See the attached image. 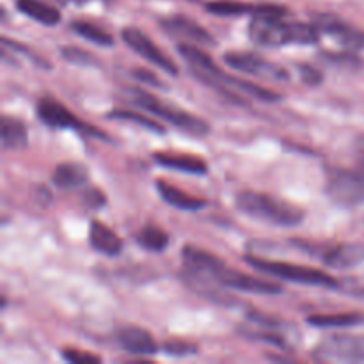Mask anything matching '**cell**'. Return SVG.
Masks as SVG:
<instances>
[{"label": "cell", "instance_id": "1", "mask_svg": "<svg viewBox=\"0 0 364 364\" xmlns=\"http://www.w3.org/2000/svg\"><path fill=\"white\" fill-rule=\"evenodd\" d=\"M287 9L279 6H262L249 23L252 41L265 48L284 45H315L320 41V28L315 23H288L284 21Z\"/></svg>", "mask_w": 364, "mask_h": 364}, {"label": "cell", "instance_id": "2", "mask_svg": "<svg viewBox=\"0 0 364 364\" xmlns=\"http://www.w3.org/2000/svg\"><path fill=\"white\" fill-rule=\"evenodd\" d=\"M237 208L251 219L279 228L299 226L306 217L302 208L265 192H242L237 198Z\"/></svg>", "mask_w": 364, "mask_h": 364}, {"label": "cell", "instance_id": "3", "mask_svg": "<svg viewBox=\"0 0 364 364\" xmlns=\"http://www.w3.org/2000/svg\"><path fill=\"white\" fill-rule=\"evenodd\" d=\"M124 92L132 100V103L137 105L141 110L153 114L159 119L166 121V123L173 124V127L180 128V130L187 132V134L194 135V137H203V135L210 134V124L205 119H201V117L194 116V114H188L185 110L169 105V103H164L162 100L155 98L153 95L139 87H127Z\"/></svg>", "mask_w": 364, "mask_h": 364}, {"label": "cell", "instance_id": "4", "mask_svg": "<svg viewBox=\"0 0 364 364\" xmlns=\"http://www.w3.org/2000/svg\"><path fill=\"white\" fill-rule=\"evenodd\" d=\"M245 262L258 272L267 274L276 279L290 281V283L306 284V287H322V288H340V281L334 279L323 270L315 269V267L295 265L288 262H274V259H263L258 256H245Z\"/></svg>", "mask_w": 364, "mask_h": 364}, {"label": "cell", "instance_id": "5", "mask_svg": "<svg viewBox=\"0 0 364 364\" xmlns=\"http://www.w3.org/2000/svg\"><path fill=\"white\" fill-rule=\"evenodd\" d=\"M326 194L340 208H358L364 203V169L331 167L327 171Z\"/></svg>", "mask_w": 364, "mask_h": 364}, {"label": "cell", "instance_id": "6", "mask_svg": "<svg viewBox=\"0 0 364 364\" xmlns=\"http://www.w3.org/2000/svg\"><path fill=\"white\" fill-rule=\"evenodd\" d=\"M313 355L327 363H361L364 361V336L333 334L316 345Z\"/></svg>", "mask_w": 364, "mask_h": 364}, {"label": "cell", "instance_id": "7", "mask_svg": "<svg viewBox=\"0 0 364 364\" xmlns=\"http://www.w3.org/2000/svg\"><path fill=\"white\" fill-rule=\"evenodd\" d=\"M36 112L38 117L45 124L52 128H64V130H77V132H89V134L96 135L98 139H105V134L96 128L89 127L87 123H84L82 119H78L73 112L66 109L60 102L53 98H41L36 107Z\"/></svg>", "mask_w": 364, "mask_h": 364}, {"label": "cell", "instance_id": "8", "mask_svg": "<svg viewBox=\"0 0 364 364\" xmlns=\"http://www.w3.org/2000/svg\"><path fill=\"white\" fill-rule=\"evenodd\" d=\"M121 36H123V41L127 43L137 55H141L142 59L151 63L153 66L160 68V70L166 71V73L178 75V66L173 63V59H169V57L162 52V48L151 41V38H149L146 32L139 31V28L135 27H127L121 31Z\"/></svg>", "mask_w": 364, "mask_h": 364}, {"label": "cell", "instance_id": "9", "mask_svg": "<svg viewBox=\"0 0 364 364\" xmlns=\"http://www.w3.org/2000/svg\"><path fill=\"white\" fill-rule=\"evenodd\" d=\"M213 283H217L219 287L231 288V290L249 291V294H259V295H277L283 291L281 284L274 283V281L259 279V277L249 276V274L230 269V267L226 265L215 274Z\"/></svg>", "mask_w": 364, "mask_h": 364}, {"label": "cell", "instance_id": "10", "mask_svg": "<svg viewBox=\"0 0 364 364\" xmlns=\"http://www.w3.org/2000/svg\"><path fill=\"white\" fill-rule=\"evenodd\" d=\"M224 63L233 70L242 71L245 75L258 78H272V80H284L288 73L277 64L269 63L263 57L249 52H228L224 53Z\"/></svg>", "mask_w": 364, "mask_h": 364}, {"label": "cell", "instance_id": "11", "mask_svg": "<svg viewBox=\"0 0 364 364\" xmlns=\"http://www.w3.org/2000/svg\"><path fill=\"white\" fill-rule=\"evenodd\" d=\"M302 244V242H297ZM306 245V244H302ZM309 251L315 252L327 267L333 269H352L361 265L364 262V245L363 244H338V245H308Z\"/></svg>", "mask_w": 364, "mask_h": 364}, {"label": "cell", "instance_id": "12", "mask_svg": "<svg viewBox=\"0 0 364 364\" xmlns=\"http://www.w3.org/2000/svg\"><path fill=\"white\" fill-rule=\"evenodd\" d=\"M160 25H162V28L167 32V34L174 36V38L178 39H183L185 43H192V45H199V46L215 45L213 36L210 34L205 27L196 23V21L188 16L176 14V16L164 18V20L160 21Z\"/></svg>", "mask_w": 364, "mask_h": 364}, {"label": "cell", "instance_id": "13", "mask_svg": "<svg viewBox=\"0 0 364 364\" xmlns=\"http://www.w3.org/2000/svg\"><path fill=\"white\" fill-rule=\"evenodd\" d=\"M315 25L320 28V32L331 36L343 46L354 50L364 48V32L352 27L350 23L340 20V18L331 16V14H320V16H316Z\"/></svg>", "mask_w": 364, "mask_h": 364}, {"label": "cell", "instance_id": "14", "mask_svg": "<svg viewBox=\"0 0 364 364\" xmlns=\"http://www.w3.org/2000/svg\"><path fill=\"white\" fill-rule=\"evenodd\" d=\"M181 258L187 263L191 274L199 277H205V279L213 281L215 274L223 269L226 263L223 259L217 258L215 255L208 252L206 249L196 247V245H185L181 249Z\"/></svg>", "mask_w": 364, "mask_h": 364}, {"label": "cell", "instance_id": "15", "mask_svg": "<svg viewBox=\"0 0 364 364\" xmlns=\"http://www.w3.org/2000/svg\"><path fill=\"white\" fill-rule=\"evenodd\" d=\"M116 340L123 350L135 355H153L159 352V345L151 334L137 326H124L117 331Z\"/></svg>", "mask_w": 364, "mask_h": 364}, {"label": "cell", "instance_id": "16", "mask_svg": "<svg viewBox=\"0 0 364 364\" xmlns=\"http://www.w3.org/2000/svg\"><path fill=\"white\" fill-rule=\"evenodd\" d=\"M153 160H155L159 166L166 167V169H174V171H180V173L198 174V176L208 173V164H206L203 159H199V156H194V155L160 151V153H153Z\"/></svg>", "mask_w": 364, "mask_h": 364}, {"label": "cell", "instance_id": "17", "mask_svg": "<svg viewBox=\"0 0 364 364\" xmlns=\"http://www.w3.org/2000/svg\"><path fill=\"white\" fill-rule=\"evenodd\" d=\"M89 244L95 251L110 256V258L119 256L121 251H123L121 238L109 226H105L102 220H92L91 226H89Z\"/></svg>", "mask_w": 364, "mask_h": 364}, {"label": "cell", "instance_id": "18", "mask_svg": "<svg viewBox=\"0 0 364 364\" xmlns=\"http://www.w3.org/2000/svg\"><path fill=\"white\" fill-rule=\"evenodd\" d=\"M156 191H159L160 198L167 203V205L174 206L178 210H187V212H196L206 206L205 199L194 198V196L187 194L181 188L174 187V185L167 183V181L159 180L156 181Z\"/></svg>", "mask_w": 364, "mask_h": 364}, {"label": "cell", "instance_id": "19", "mask_svg": "<svg viewBox=\"0 0 364 364\" xmlns=\"http://www.w3.org/2000/svg\"><path fill=\"white\" fill-rule=\"evenodd\" d=\"M16 7L25 16L32 18L38 23L48 25V27L57 25L60 18H63V14H60L57 7L50 6V4L43 2V0H16Z\"/></svg>", "mask_w": 364, "mask_h": 364}, {"label": "cell", "instance_id": "20", "mask_svg": "<svg viewBox=\"0 0 364 364\" xmlns=\"http://www.w3.org/2000/svg\"><path fill=\"white\" fill-rule=\"evenodd\" d=\"M28 134L20 119L11 116L2 117V149L4 151H21L27 148Z\"/></svg>", "mask_w": 364, "mask_h": 364}, {"label": "cell", "instance_id": "21", "mask_svg": "<svg viewBox=\"0 0 364 364\" xmlns=\"http://www.w3.org/2000/svg\"><path fill=\"white\" fill-rule=\"evenodd\" d=\"M87 178V169L84 166H80V164H59L52 173L53 185H57L60 188L82 187V185H85Z\"/></svg>", "mask_w": 364, "mask_h": 364}, {"label": "cell", "instance_id": "22", "mask_svg": "<svg viewBox=\"0 0 364 364\" xmlns=\"http://www.w3.org/2000/svg\"><path fill=\"white\" fill-rule=\"evenodd\" d=\"M364 320L361 313H322L308 318L309 326L315 327H350L358 326Z\"/></svg>", "mask_w": 364, "mask_h": 364}, {"label": "cell", "instance_id": "23", "mask_svg": "<svg viewBox=\"0 0 364 364\" xmlns=\"http://www.w3.org/2000/svg\"><path fill=\"white\" fill-rule=\"evenodd\" d=\"M208 13L219 14V16H237V14H258L262 6H251V4L235 2V0H217V2L206 4Z\"/></svg>", "mask_w": 364, "mask_h": 364}, {"label": "cell", "instance_id": "24", "mask_svg": "<svg viewBox=\"0 0 364 364\" xmlns=\"http://www.w3.org/2000/svg\"><path fill=\"white\" fill-rule=\"evenodd\" d=\"M71 28H73L78 36H82L84 39H87V41L95 43V45L98 46L114 45L112 36H110L107 31H103L102 27H98V25L91 23V21H82V20L73 21V23H71Z\"/></svg>", "mask_w": 364, "mask_h": 364}, {"label": "cell", "instance_id": "25", "mask_svg": "<svg viewBox=\"0 0 364 364\" xmlns=\"http://www.w3.org/2000/svg\"><path fill=\"white\" fill-rule=\"evenodd\" d=\"M137 242L139 245H142V247L148 249V251L162 252L164 249H167V245H169V235H167L162 228L149 224V226H146L144 230L139 233Z\"/></svg>", "mask_w": 364, "mask_h": 364}, {"label": "cell", "instance_id": "26", "mask_svg": "<svg viewBox=\"0 0 364 364\" xmlns=\"http://www.w3.org/2000/svg\"><path fill=\"white\" fill-rule=\"evenodd\" d=\"M107 117H110V119H119V121H132V123L139 124V127L146 128V130L155 132V134H164V132H166V128H164L160 123L149 119V117H146L144 114L135 112V110H130V109H116L112 110V112L107 114Z\"/></svg>", "mask_w": 364, "mask_h": 364}, {"label": "cell", "instance_id": "27", "mask_svg": "<svg viewBox=\"0 0 364 364\" xmlns=\"http://www.w3.org/2000/svg\"><path fill=\"white\" fill-rule=\"evenodd\" d=\"M60 55H63L64 60H68L71 64H78V66H96L98 64L95 55H91L89 52H84L82 48H77V46H63L60 48Z\"/></svg>", "mask_w": 364, "mask_h": 364}, {"label": "cell", "instance_id": "28", "mask_svg": "<svg viewBox=\"0 0 364 364\" xmlns=\"http://www.w3.org/2000/svg\"><path fill=\"white\" fill-rule=\"evenodd\" d=\"M164 352H167L171 355H176V358H183V355L196 354L198 347L183 340H171L164 343Z\"/></svg>", "mask_w": 364, "mask_h": 364}, {"label": "cell", "instance_id": "29", "mask_svg": "<svg viewBox=\"0 0 364 364\" xmlns=\"http://www.w3.org/2000/svg\"><path fill=\"white\" fill-rule=\"evenodd\" d=\"M63 358L66 359L68 363H75V364H89V363L102 361V358H100V355L89 354V352L78 350V348H64Z\"/></svg>", "mask_w": 364, "mask_h": 364}, {"label": "cell", "instance_id": "30", "mask_svg": "<svg viewBox=\"0 0 364 364\" xmlns=\"http://www.w3.org/2000/svg\"><path fill=\"white\" fill-rule=\"evenodd\" d=\"M2 46H4V48H16V50H20V53H23V55L31 57V59L34 60V63L41 64L43 68H48V63H46V60L39 59V57L36 55V53H32V50L25 48L23 45H20V43H16V41H11V39H9V38H6V36H2Z\"/></svg>", "mask_w": 364, "mask_h": 364}, {"label": "cell", "instance_id": "31", "mask_svg": "<svg viewBox=\"0 0 364 364\" xmlns=\"http://www.w3.org/2000/svg\"><path fill=\"white\" fill-rule=\"evenodd\" d=\"M132 75H134V78H137V80L141 82H146V84L155 85V87H164L162 82H159V78H156L155 75H151L146 70H134L132 71Z\"/></svg>", "mask_w": 364, "mask_h": 364}, {"label": "cell", "instance_id": "32", "mask_svg": "<svg viewBox=\"0 0 364 364\" xmlns=\"http://www.w3.org/2000/svg\"><path fill=\"white\" fill-rule=\"evenodd\" d=\"M301 71L302 75H304V80L308 82V84H320V80H322V73H320L318 70H315V68L302 64Z\"/></svg>", "mask_w": 364, "mask_h": 364}, {"label": "cell", "instance_id": "33", "mask_svg": "<svg viewBox=\"0 0 364 364\" xmlns=\"http://www.w3.org/2000/svg\"><path fill=\"white\" fill-rule=\"evenodd\" d=\"M354 295H359V297H364V288H361V290L354 291Z\"/></svg>", "mask_w": 364, "mask_h": 364}, {"label": "cell", "instance_id": "34", "mask_svg": "<svg viewBox=\"0 0 364 364\" xmlns=\"http://www.w3.org/2000/svg\"><path fill=\"white\" fill-rule=\"evenodd\" d=\"M77 4H84V2H89V0H75Z\"/></svg>", "mask_w": 364, "mask_h": 364}]
</instances>
